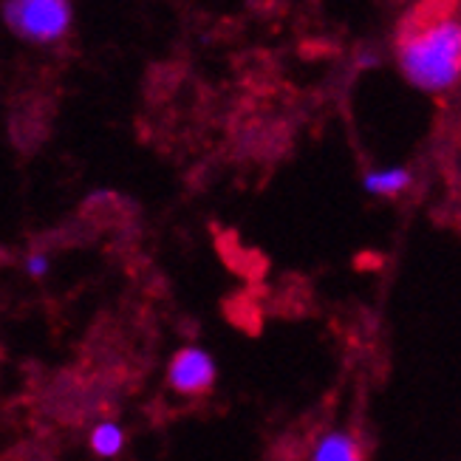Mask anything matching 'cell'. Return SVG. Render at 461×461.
Here are the masks:
<instances>
[{"label":"cell","instance_id":"cell-3","mask_svg":"<svg viewBox=\"0 0 461 461\" xmlns=\"http://www.w3.org/2000/svg\"><path fill=\"white\" fill-rule=\"evenodd\" d=\"M218 383V363L204 346L178 348L167 363V385L178 396H204Z\"/></svg>","mask_w":461,"mask_h":461},{"label":"cell","instance_id":"cell-2","mask_svg":"<svg viewBox=\"0 0 461 461\" xmlns=\"http://www.w3.org/2000/svg\"><path fill=\"white\" fill-rule=\"evenodd\" d=\"M0 20L23 43L54 46L71 32L74 6L71 0H4Z\"/></svg>","mask_w":461,"mask_h":461},{"label":"cell","instance_id":"cell-6","mask_svg":"<svg viewBox=\"0 0 461 461\" xmlns=\"http://www.w3.org/2000/svg\"><path fill=\"white\" fill-rule=\"evenodd\" d=\"M125 442H128L125 428L119 422H113V419H105V422L94 425L91 438H88L91 453L96 458H116L119 453L125 450Z\"/></svg>","mask_w":461,"mask_h":461},{"label":"cell","instance_id":"cell-5","mask_svg":"<svg viewBox=\"0 0 461 461\" xmlns=\"http://www.w3.org/2000/svg\"><path fill=\"white\" fill-rule=\"evenodd\" d=\"M413 185V173L402 165L393 167H374L363 176V190L374 198H396L408 193Z\"/></svg>","mask_w":461,"mask_h":461},{"label":"cell","instance_id":"cell-1","mask_svg":"<svg viewBox=\"0 0 461 461\" xmlns=\"http://www.w3.org/2000/svg\"><path fill=\"white\" fill-rule=\"evenodd\" d=\"M399 68L419 91L442 94L461 77V23L453 17H436L399 37Z\"/></svg>","mask_w":461,"mask_h":461},{"label":"cell","instance_id":"cell-4","mask_svg":"<svg viewBox=\"0 0 461 461\" xmlns=\"http://www.w3.org/2000/svg\"><path fill=\"white\" fill-rule=\"evenodd\" d=\"M309 461H366V447L357 433L346 428H331L314 442Z\"/></svg>","mask_w":461,"mask_h":461},{"label":"cell","instance_id":"cell-7","mask_svg":"<svg viewBox=\"0 0 461 461\" xmlns=\"http://www.w3.org/2000/svg\"><path fill=\"white\" fill-rule=\"evenodd\" d=\"M23 267H26L29 277L40 280V277H46V275H49V269H51V260H49V255H46V252H32V255H26Z\"/></svg>","mask_w":461,"mask_h":461}]
</instances>
